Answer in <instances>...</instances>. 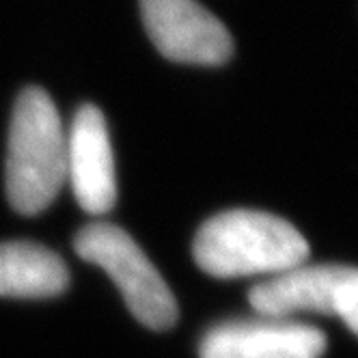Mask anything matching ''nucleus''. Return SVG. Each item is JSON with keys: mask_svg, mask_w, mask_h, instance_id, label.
<instances>
[{"mask_svg": "<svg viewBox=\"0 0 358 358\" xmlns=\"http://www.w3.org/2000/svg\"><path fill=\"white\" fill-rule=\"evenodd\" d=\"M196 266L216 278L278 274L302 266L309 242L298 229L266 212L231 210L210 218L192 244Z\"/></svg>", "mask_w": 358, "mask_h": 358, "instance_id": "1", "label": "nucleus"}, {"mask_svg": "<svg viewBox=\"0 0 358 358\" xmlns=\"http://www.w3.org/2000/svg\"><path fill=\"white\" fill-rule=\"evenodd\" d=\"M67 134L55 101L37 87L24 89L15 101L9 151L7 196L15 212L35 216L52 203L65 184Z\"/></svg>", "mask_w": 358, "mask_h": 358, "instance_id": "2", "label": "nucleus"}, {"mask_svg": "<svg viewBox=\"0 0 358 358\" xmlns=\"http://www.w3.org/2000/svg\"><path fill=\"white\" fill-rule=\"evenodd\" d=\"M73 248L89 264L104 270L119 287L132 315L153 330H166L177 322V302L162 274L123 229L93 222L80 229Z\"/></svg>", "mask_w": 358, "mask_h": 358, "instance_id": "3", "label": "nucleus"}, {"mask_svg": "<svg viewBox=\"0 0 358 358\" xmlns=\"http://www.w3.org/2000/svg\"><path fill=\"white\" fill-rule=\"evenodd\" d=\"M141 15L158 52L175 63L222 65L234 55L227 27L196 0H141Z\"/></svg>", "mask_w": 358, "mask_h": 358, "instance_id": "4", "label": "nucleus"}, {"mask_svg": "<svg viewBox=\"0 0 358 358\" xmlns=\"http://www.w3.org/2000/svg\"><path fill=\"white\" fill-rule=\"evenodd\" d=\"M358 270L350 266H296L248 292V302L264 317L287 320L298 313L337 315Z\"/></svg>", "mask_w": 358, "mask_h": 358, "instance_id": "5", "label": "nucleus"}, {"mask_svg": "<svg viewBox=\"0 0 358 358\" xmlns=\"http://www.w3.org/2000/svg\"><path fill=\"white\" fill-rule=\"evenodd\" d=\"M65 179L87 214L99 216L113 210L117 201V179L110 136L104 115L91 104H85L71 121Z\"/></svg>", "mask_w": 358, "mask_h": 358, "instance_id": "6", "label": "nucleus"}, {"mask_svg": "<svg viewBox=\"0 0 358 358\" xmlns=\"http://www.w3.org/2000/svg\"><path fill=\"white\" fill-rule=\"evenodd\" d=\"M324 332L292 320L264 317L214 326L201 341V358H320Z\"/></svg>", "mask_w": 358, "mask_h": 358, "instance_id": "7", "label": "nucleus"}, {"mask_svg": "<svg viewBox=\"0 0 358 358\" xmlns=\"http://www.w3.org/2000/svg\"><path fill=\"white\" fill-rule=\"evenodd\" d=\"M69 270L55 250L35 242L0 244V296L52 298L67 289Z\"/></svg>", "mask_w": 358, "mask_h": 358, "instance_id": "8", "label": "nucleus"}, {"mask_svg": "<svg viewBox=\"0 0 358 358\" xmlns=\"http://www.w3.org/2000/svg\"><path fill=\"white\" fill-rule=\"evenodd\" d=\"M337 315L345 322V326L354 332V335H358V280L352 285L348 296L343 298Z\"/></svg>", "mask_w": 358, "mask_h": 358, "instance_id": "9", "label": "nucleus"}]
</instances>
